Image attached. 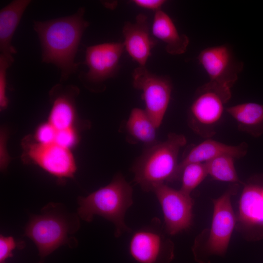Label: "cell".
Instances as JSON below:
<instances>
[{"mask_svg":"<svg viewBox=\"0 0 263 263\" xmlns=\"http://www.w3.org/2000/svg\"><path fill=\"white\" fill-rule=\"evenodd\" d=\"M85 11L81 7L69 16L33 22L40 43L41 61L59 69L61 81L76 73L80 64L75 58L82 35L89 26L84 18Z\"/></svg>","mask_w":263,"mask_h":263,"instance_id":"1","label":"cell"},{"mask_svg":"<svg viewBox=\"0 0 263 263\" xmlns=\"http://www.w3.org/2000/svg\"><path fill=\"white\" fill-rule=\"evenodd\" d=\"M80 217L64 205L50 202L39 214L30 216L24 235L31 239L44 258L62 245L75 247L78 242L73 236L80 228Z\"/></svg>","mask_w":263,"mask_h":263,"instance_id":"2","label":"cell"},{"mask_svg":"<svg viewBox=\"0 0 263 263\" xmlns=\"http://www.w3.org/2000/svg\"><path fill=\"white\" fill-rule=\"evenodd\" d=\"M186 143L184 135L171 132L165 141L146 146L132 167L134 182L143 191L153 192L160 185L177 179L179 153Z\"/></svg>","mask_w":263,"mask_h":263,"instance_id":"3","label":"cell"},{"mask_svg":"<svg viewBox=\"0 0 263 263\" xmlns=\"http://www.w3.org/2000/svg\"><path fill=\"white\" fill-rule=\"evenodd\" d=\"M133 189L123 176L117 174L106 186L85 197L77 198V214L87 222L93 221L94 215L100 216L113 223L114 235L119 237L131 229L125 222V215L133 204Z\"/></svg>","mask_w":263,"mask_h":263,"instance_id":"4","label":"cell"},{"mask_svg":"<svg viewBox=\"0 0 263 263\" xmlns=\"http://www.w3.org/2000/svg\"><path fill=\"white\" fill-rule=\"evenodd\" d=\"M231 96L230 90L210 82L201 86L189 108V127L202 137L208 138L213 136L222 117L224 105Z\"/></svg>","mask_w":263,"mask_h":263,"instance_id":"5","label":"cell"},{"mask_svg":"<svg viewBox=\"0 0 263 263\" xmlns=\"http://www.w3.org/2000/svg\"><path fill=\"white\" fill-rule=\"evenodd\" d=\"M24 161L35 164L60 181L74 177L77 166L71 150L56 143L42 144L30 136L22 142Z\"/></svg>","mask_w":263,"mask_h":263,"instance_id":"6","label":"cell"},{"mask_svg":"<svg viewBox=\"0 0 263 263\" xmlns=\"http://www.w3.org/2000/svg\"><path fill=\"white\" fill-rule=\"evenodd\" d=\"M134 87L142 92L144 109L158 129L168 109L172 92V84L166 76L155 75L146 67L135 68L133 72Z\"/></svg>","mask_w":263,"mask_h":263,"instance_id":"7","label":"cell"},{"mask_svg":"<svg viewBox=\"0 0 263 263\" xmlns=\"http://www.w3.org/2000/svg\"><path fill=\"white\" fill-rule=\"evenodd\" d=\"M123 43H103L88 47L84 64L88 68L86 73L79 75L85 83L98 84L113 77L117 72L124 50Z\"/></svg>","mask_w":263,"mask_h":263,"instance_id":"8","label":"cell"},{"mask_svg":"<svg viewBox=\"0 0 263 263\" xmlns=\"http://www.w3.org/2000/svg\"><path fill=\"white\" fill-rule=\"evenodd\" d=\"M162 208L167 232L175 235L188 229L192 219L193 200L189 194L166 184L153 191Z\"/></svg>","mask_w":263,"mask_h":263,"instance_id":"9","label":"cell"},{"mask_svg":"<svg viewBox=\"0 0 263 263\" xmlns=\"http://www.w3.org/2000/svg\"><path fill=\"white\" fill-rule=\"evenodd\" d=\"M129 251L139 263H169L174 257L172 242L153 227H144L134 232Z\"/></svg>","mask_w":263,"mask_h":263,"instance_id":"10","label":"cell"},{"mask_svg":"<svg viewBox=\"0 0 263 263\" xmlns=\"http://www.w3.org/2000/svg\"><path fill=\"white\" fill-rule=\"evenodd\" d=\"M234 185L224 194L213 201L214 209L210 236L206 253L224 255L227 248L235 224V217L231 203V196L236 190Z\"/></svg>","mask_w":263,"mask_h":263,"instance_id":"11","label":"cell"},{"mask_svg":"<svg viewBox=\"0 0 263 263\" xmlns=\"http://www.w3.org/2000/svg\"><path fill=\"white\" fill-rule=\"evenodd\" d=\"M198 60L209 77V82L231 90L237 80L241 65L235 62L227 46L206 48L200 53Z\"/></svg>","mask_w":263,"mask_h":263,"instance_id":"12","label":"cell"},{"mask_svg":"<svg viewBox=\"0 0 263 263\" xmlns=\"http://www.w3.org/2000/svg\"><path fill=\"white\" fill-rule=\"evenodd\" d=\"M124 49L132 58L145 67L151 50L156 44L150 35L147 17L138 14L134 22H126L122 30Z\"/></svg>","mask_w":263,"mask_h":263,"instance_id":"13","label":"cell"},{"mask_svg":"<svg viewBox=\"0 0 263 263\" xmlns=\"http://www.w3.org/2000/svg\"><path fill=\"white\" fill-rule=\"evenodd\" d=\"M78 93L77 87L60 84L56 85L50 91L52 107L48 122L56 131L75 128V99Z\"/></svg>","mask_w":263,"mask_h":263,"instance_id":"14","label":"cell"},{"mask_svg":"<svg viewBox=\"0 0 263 263\" xmlns=\"http://www.w3.org/2000/svg\"><path fill=\"white\" fill-rule=\"evenodd\" d=\"M31 0H14L0 11V55L14 62L16 49L12 44L14 36L22 17Z\"/></svg>","mask_w":263,"mask_h":263,"instance_id":"15","label":"cell"},{"mask_svg":"<svg viewBox=\"0 0 263 263\" xmlns=\"http://www.w3.org/2000/svg\"><path fill=\"white\" fill-rule=\"evenodd\" d=\"M247 145L244 142L238 145H227L219 141L207 139L194 147L179 163L178 178L183 168L191 163H206L223 155H229L241 158L246 153Z\"/></svg>","mask_w":263,"mask_h":263,"instance_id":"16","label":"cell"},{"mask_svg":"<svg viewBox=\"0 0 263 263\" xmlns=\"http://www.w3.org/2000/svg\"><path fill=\"white\" fill-rule=\"evenodd\" d=\"M151 32L165 44L168 53L177 55L186 51L189 44L188 37L179 33L171 18L162 10L155 12Z\"/></svg>","mask_w":263,"mask_h":263,"instance_id":"17","label":"cell"},{"mask_svg":"<svg viewBox=\"0 0 263 263\" xmlns=\"http://www.w3.org/2000/svg\"><path fill=\"white\" fill-rule=\"evenodd\" d=\"M263 187L255 184L246 185L239 202V219L244 225L263 229Z\"/></svg>","mask_w":263,"mask_h":263,"instance_id":"18","label":"cell"},{"mask_svg":"<svg viewBox=\"0 0 263 263\" xmlns=\"http://www.w3.org/2000/svg\"><path fill=\"white\" fill-rule=\"evenodd\" d=\"M242 131L255 136L263 133V105L254 102L241 103L226 109Z\"/></svg>","mask_w":263,"mask_h":263,"instance_id":"19","label":"cell"},{"mask_svg":"<svg viewBox=\"0 0 263 263\" xmlns=\"http://www.w3.org/2000/svg\"><path fill=\"white\" fill-rule=\"evenodd\" d=\"M157 129L144 109H132L126 124V131L132 140L144 143L146 146L151 145L158 141Z\"/></svg>","mask_w":263,"mask_h":263,"instance_id":"20","label":"cell"},{"mask_svg":"<svg viewBox=\"0 0 263 263\" xmlns=\"http://www.w3.org/2000/svg\"><path fill=\"white\" fill-rule=\"evenodd\" d=\"M235 159L231 156L223 155L205 163L208 175L220 181L241 182L235 169Z\"/></svg>","mask_w":263,"mask_h":263,"instance_id":"21","label":"cell"},{"mask_svg":"<svg viewBox=\"0 0 263 263\" xmlns=\"http://www.w3.org/2000/svg\"><path fill=\"white\" fill-rule=\"evenodd\" d=\"M208 175L205 163H191L186 165L181 170V187L184 192L190 194Z\"/></svg>","mask_w":263,"mask_h":263,"instance_id":"22","label":"cell"},{"mask_svg":"<svg viewBox=\"0 0 263 263\" xmlns=\"http://www.w3.org/2000/svg\"><path fill=\"white\" fill-rule=\"evenodd\" d=\"M13 63L0 55V109L1 111L7 107L9 103L6 95L7 72Z\"/></svg>","mask_w":263,"mask_h":263,"instance_id":"23","label":"cell"},{"mask_svg":"<svg viewBox=\"0 0 263 263\" xmlns=\"http://www.w3.org/2000/svg\"><path fill=\"white\" fill-rule=\"evenodd\" d=\"M24 244L17 241L12 236L0 235V263H6L8 259L13 257V251L17 248H22Z\"/></svg>","mask_w":263,"mask_h":263,"instance_id":"24","label":"cell"},{"mask_svg":"<svg viewBox=\"0 0 263 263\" xmlns=\"http://www.w3.org/2000/svg\"><path fill=\"white\" fill-rule=\"evenodd\" d=\"M78 135L75 128L56 131L55 143L71 150L78 142Z\"/></svg>","mask_w":263,"mask_h":263,"instance_id":"25","label":"cell"},{"mask_svg":"<svg viewBox=\"0 0 263 263\" xmlns=\"http://www.w3.org/2000/svg\"><path fill=\"white\" fill-rule=\"evenodd\" d=\"M56 130L47 121L41 124L37 129L34 139L42 144L55 143Z\"/></svg>","mask_w":263,"mask_h":263,"instance_id":"26","label":"cell"},{"mask_svg":"<svg viewBox=\"0 0 263 263\" xmlns=\"http://www.w3.org/2000/svg\"><path fill=\"white\" fill-rule=\"evenodd\" d=\"M7 134L3 129L0 132V170L4 171L10 162V158L6 149Z\"/></svg>","mask_w":263,"mask_h":263,"instance_id":"27","label":"cell"},{"mask_svg":"<svg viewBox=\"0 0 263 263\" xmlns=\"http://www.w3.org/2000/svg\"><path fill=\"white\" fill-rule=\"evenodd\" d=\"M132 1L139 7L152 10L155 12L161 10L162 6L166 2L164 0H134Z\"/></svg>","mask_w":263,"mask_h":263,"instance_id":"28","label":"cell"},{"mask_svg":"<svg viewBox=\"0 0 263 263\" xmlns=\"http://www.w3.org/2000/svg\"><path fill=\"white\" fill-rule=\"evenodd\" d=\"M43 260L39 261L38 263H43Z\"/></svg>","mask_w":263,"mask_h":263,"instance_id":"29","label":"cell"},{"mask_svg":"<svg viewBox=\"0 0 263 263\" xmlns=\"http://www.w3.org/2000/svg\"><path fill=\"white\" fill-rule=\"evenodd\" d=\"M262 192H263V189H262Z\"/></svg>","mask_w":263,"mask_h":263,"instance_id":"30","label":"cell"}]
</instances>
